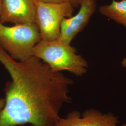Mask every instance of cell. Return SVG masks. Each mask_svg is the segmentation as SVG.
I'll return each instance as SVG.
<instances>
[{"label": "cell", "mask_w": 126, "mask_h": 126, "mask_svg": "<svg viewBox=\"0 0 126 126\" xmlns=\"http://www.w3.org/2000/svg\"><path fill=\"white\" fill-rule=\"evenodd\" d=\"M0 62L11 78L5 88L0 126H55L63 106L72 102L68 93L72 79L35 56L15 60L0 45Z\"/></svg>", "instance_id": "obj_1"}, {"label": "cell", "mask_w": 126, "mask_h": 126, "mask_svg": "<svg viewBox=\"0 0 126 126\" xmlns=\"http://www.w3.org/2000/svg\"><path fill=\"white\" fill-rule=\"evenodd\" d=\"M76 49L59 38L52 41L41 40L35 46L32 56L40 59L54 72L66 71L77 76L86 74L88 63Z\"/></svg>", "instance_id": "obj_2"}, {"label": "cell", "mask_w": 126, "mask_h": 126, "mask_svg": "<svg viewBox=\"0 0 126 126\" xmlns=\"http://www.w3.org/2000/svg\"><path fill=\"white\" fill-rule=\"evenodd\" d=\"M41 40L35 23L12 26L0 23V45L15 60L23 61L31 57L35 46Z\"/></svg>", "instance_id": "obj_3"}, {"label": "cell", "mask_w": 126, "mask_h": 126, "mask_svg": "<svg viewBox=\"0 0 126 126\" xmlns=\"http://www.w3.org/2000/svg\"><path fill=\"white\" fill-rule=\"evenodd\" d=\"M36 22L41 40L59 38L60 26L64 18L72 16L74 8L68 2L50 3L36 0Z\"/></svg>", "instance_id": "obj_4"}, {"label": "cell", "mask_w": 126, "mask_h": 126, "mask_svg": "<svg viewBox=\"0 0 126 126\" xmlns=\"http://www.w3.org/2000/svg\"><path fill=\"white\" fill-rule=\"evenodd\" d=\"M80 7L75 16L64 18L62 21L59 39L66 44H71L87 26L97 9V0H82Z\"/></svg>", "instance_id": "obj_5"}, {"label": "cell", "mask_w": 126, "mask_h": 126, "mask_svg": "<svg viewBox=\"0 0 126 126\" xmlns=\"http://www.w3.org/2000/svg\"><path fill=\"white\" fill-rule=\"evenodd\" d=\"M36 0H2L0 23L14 25L35 23Z\"/></svg>", "instance_id": "obj_6"}, {"label": "cell", "mask_w": 126, "mask_h": 126, "mask_svg": "<svg viewBox=\"0 0 126 126\" xmlns=\"http://www.w3.org/2000/svg\"><path fill=\"white\" fill-rule=\"evenodd\" d=\"M118 117L112 113H102L95 109L86 110L81 114L78 111L60 118L55 126H117Z\"/></svg>", "instance_id": "obj_7"}, {"label": "cell", "mask_w": 126, "mask_h": 126, "mask_svg": "<svg viewBox=\"0 0 126 126\" xmlns=\"http://www.w3.org/2000/svg\"><path fill=\"white\" fill-rule=\"evenodd\" d=\"M99 13L126 28V0H113L112 3L100 6Z\"/></svg>", "instance_id": "obj_8"}, {"label": "cell", "mask_w": 126, "mask_h": 126, "mask_svg": "<svg viewBox=\"0 0 126 126\" xmlns=\"http://www.w3.org/2000/svg\"><path fill=\"white\" fill-rule=\"evenodd\" d=\"M45 2L50 3H62L68 2L72 5L74 8L79 7L80 6L82 0H36Z\"/></svg>", "instance_id": "obj_9"}, {"label": "cell", "mask_w": 126, "mask_h": 126, "mask_svg": "<svg viewBox=\"0 0 126 126\" xmlns=\"http://www.w3.org/2000/svg\"><path fill=\"white\" fill-rule=\"evenodd\" d=\"M5 105V99H0V111L3 108Z\"/></svg>", "instance_id": "obj_10"}, {"label": "cell", "mask_w": 126, "mask_h": 126, "mask_svg": "<svg viewBox=\"0 0 126 126\" xmlns=\"http://www.w3.org/2000/svg\"><path fill=\"white\" fill-rule=\"evenodd\" d=\"M121 64H122V67L126 68V57L124 58L122 60Z\"/></svg>", "instance_id": "obj_11"}, {"label": "cell", "mask_w": 126, "mask_h": 126, "mask_svg": "<svg viewBox=\"0 0 126 126\" xmlns=\"http://www.w3.org/2000/svg\"><path fill=\"white\" fill-rule=\"evenodd\" d=\"M1 3H2V0H0V15L1 13Z\"/></svg>", "instance_id": "obj_12"}, {"label": "cell", "mask_w": 126, "mask_h": 126, "mask_svg": "<svg viewBox=\"0 0 126 126\" xmlns=\"http://www.w3.org/2000/svg\"><path fill=\"white\" fill-rule=\"evenodd\" d=\"M121 126H126V123H124V124H122Z\"/></svg>", "instance_id": "obj_13"}]
</instances>
